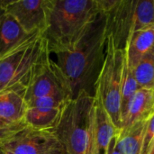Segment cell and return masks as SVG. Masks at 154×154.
I'll return each instance as SVG.
<instances>
[{"mask_svg":"<svg viewBox=\"0 0 154 154\" xmlns=\"http://www.w3.org/2000/svg\"><path fill=\"white\" fill-rule=\"evenodd\" d=\"M36 34L38 33L30 34L26 32L12 15L5 12L0 16V58Z\"/></svg>","mask_w":154,"mask_h":154,"instance_id":"cell-12","label":"cell"},{"mask_svg":"<svg viewBox=\"0 0 154 154\" xmlns=\"http://www.w3.org/2000/svg\"><path fill=\"white\" fill-rule=\"evenodd\" d=\"M5 3H6V0H0V16L5 12Z\"/></svg>","mask_w":154,"mask_h":154,"instance_id":"cell-21","label":"cell"},{"mask_svg":"<svg viewBox=\"0 0 154 154\" xmlns=\"http://www.w3.org/2000/svg\"><path fill=\"white\" fill-rule=\"evenodd\" d=\"M24 97L26 104L41 97H51L63 103L72 100L69 82L51 56L42 62L25 87Z\"/></svg>","mask_w":154,"mask_h":154,"instance_id":"cell-6","label":"cell"},{"mask_svg":"<svg viewBox=\"0 0 154 154\" xmlns=\"http://www.w3.org/2000/svg\"><path fill=\"white\" fill-rule=\"evenodd\" d=\"M27 126L25 123L14 124L0 117V148L9 143Z\"/></svg>","mask_w":154,"mask_h":154,"instance_id":"cell-18","label":"cell"},{"mask_svg":"<svg viewBox=\"0 0 154 154\" xmlns=\"http://www.w3.org/2000/svg\"><path fill=\"white\" fill-rule=\"evenodd\" d=\"M68 103L51 97H41L32 100L27 103L24 122L29 127L34 129L54 130Z\"/></svg>","mask_w":154,"mask_h":154,"instance_id":"cell-9","label":"cell"},{"mask_svg":"<svg viewBox=\"0 0 154 154\" xmlns=\"http://www.w3.org/2000/svg\"><path fill=\"white\" fill-rule=\"evenodd\" d=\"M117 134L112 139L111 143H109L108 149H107V153L106 154H123L116 147V139H117Z\"/></svg>","mask_w":154,"mask_h":154,"instance_id":"cell-20","label":"cell"},{"mask_svg":"<svg viewBox=\"0 0 154 154\" xmlns=\"http://www.w3.org/2000/svg\"><path fill=\"white\" fill-rule=\"evenodd\" d=\"M152 92H153V96H154V86H153V88H152Z\"/></svg>","mask_w":154,"mask_h":154,"instance_id":"cell-24","label":"cell"},{"mask_svg":"<svg viewBox=\"0 0 154 154\" xmlns=\"http://www.w3.org/2000/svg\"><path fill=\"white\" fill-rule=\"evenodd\" d=\"M0 154H6L5 152H2V151H0Z\"/></svg>","mask_w":154,"mask_h":154,"instance_id":"cell-23","label":"cell"},{"mask_svg":"<svg viewBox=\"0 0 154 154\" xmlns=\"http://www.w3.org/2000/svg\"><path fill=\"white\" fill-rule=\"evenodd\" d=\"M119 133L100 99L95 96V112L93 126V152L94 154H106L109 143Z\"/></svg>","mask_w":154,"mask_h":154,"instance_id":"cell-10","label":"cell"},{"mask_svg":"<svg viewBox=\"0 0 154 154\" xmlns=\"http://www.w3.org/2000/svg\"><path fill=\"white\" fill-rule=\"evenodd\" d=\"M24 92L23 86H16L0 92V117L14 124L25 123L27 104Z\"/></svg>","mask_w":154,"mask_h":154,"instance_id":"cell-11","label":"cell"},{"mask_svg":"<svg viewBox=\"0 0 154 154\" xmlns=\"http://www.w3.org/2000/svg\"><path fill=\"white\" fill-rule=\"evenodd\" d=\"M153 114L154 96L152 89L139 88L130 102L121 129L127 128L138 122L148 120Z\"/></svg>","mask_w":154,"mask_h":154,"instance_id":"cell-14","label":"cell"},{"mask_svg":"<svg viewBox=\"0 0 154 154\" xmlns=\"http://www.w3.org/2000/svg\"><path fill=\"white\" fill-rule=\"evenodd\" d=\"M94 112L95 96L85 92L65 106L54 132L66 154H94Z\"/></svg>","mask_w":154,"mask_h":154,"instance_id":"cell-3","label":"cell"},{"mask_svg":"<svg viewBox=\"0 0 154 154\" xmlns=\"http://www.w3.org/2000/svg\"><path fill=\"white\" fill-rule=\"evenodd\" d=\"M50 0H6L5 13L12 15L23 30L30 33H42L47 29Z\"/></svg>","mask_w":154,"mask_h":154,"instance_id":"cell-8","label":"cell"},{"mask_svg":"<svg viewBox=\"0 0 154 154\" xmlns=\"http://www.w3.org/2000/svg\"><path fill=\"white\" fill-rule=\"evenodd\" d=\"M154 143V114L147 120L141 154H149Z\"/></svg>","mask_w":154,"mask_h":154,"instance_id":"cell-19","label":"cell"},{"mask_svg":"<svg viewBox=\"0 0 154 154\" xmlns=\"http://www.w3.org/2000/svg\"><path fill=\"white\" fill-rule=\"evenodd\" d=\"M149 154H154V143H153V146H152V148L151 149V151H150V152Z\"/></svg>","mask_w":154,"mask_h":154,"instance_id":"cell-22","label":"cell"},{"mask_svg":"<svg viewBox=\"0 0 154 154\" xmlns=\"http://www.w3.org/2000/svg\"><path fill=\"white\" fill-rule=\"evenodd\" d=\"M124 63L125 50L116 45L108 32L105 60L96 84L95 96L100 99L118 130L121 129L120 105Z\"/></svg>","mask_w":154,"mask_h":154,"instance_id":"cell-5","label":"cell"},{"mask_svg":"<svg viewBox=\"0 0 154 154\" xmlns=\"http://www.w3.org/2000/svg\"><path fill=\"white\" fill-rule=\"evenodd\" d=\"M154 46V26L129 34L124 50L126 65L134 70L143 57Z\"/></svg>","mask_w":154,"mask_h":154,"instance_id":"cell-13","label":"cell"},{"mask_svg":"<svg viewBox=\"0 0 154 154\" xmlns=\"http://www.w3.org/2000/svg\"><path fill=\"white\" fill-rule=\"evenodd\" d=\"M49 56L47 41L38 33L0 58V92L16 86L26 87Z\"/></svg>","mask_w":154,"mask_h":154,"instance_id":"cell-4","label":"cell"},{"mask_svg":"<svg viewBox=\"0 0 154 154\" xmlns=\"http://www.w3.org/2000/svg\"><path fill=\"white\" fill-rule=\"evenodd\" d=\"M107 35L108 17L101 13L70 50L55 54L57 64L69 82L72 99L82 92L95 96L96 84L105 60Z\"/></svg>","mask_w":154,"mask_h":154,"instance_id":"cell-1","label":"cell"},{"mask_svg":"<svg viewBox=\"0 0 154 154\" xmlns=\"http://www.w3.org/2000/svg\"><path fill=\"white\" fill-rule=\"evenodd\" d=\"M101 13L98 0H50L43 32L50 53L70 50Z\"/></svg>","mask_w":154,"mask_h":154,"instance_id":"cell-2","label":"cell"},{"mask_svg":"<svg viewBox=\"0 0 154 154\" xmlns=\"http://www.w3.org/2000/svg\"><path fill=\"white\" fill-rule=\"evenodd\" d=\"M147 120L121 129L117 134L116 147L123 154H141Z\"/></svg>","mask_w":154,"mask_h":154,"instance_id":"cell-15","label":"cell"},{"mask_svg":"<svg viewBox=\"0 0 154 154\" xmlns=\"http://www.w3.org/2000/svg\"><path fill=\"white\" fill-rule=\"evenodd\" d=\"M133 71L139 88H153L154 46L143 57Z\"/></svg>","mask_w":154,"mask_h":154,"instance_id":"cell-17","label":"cell"},{"mask_svg":"<svg viewBox=\"0 0 154 154\" xmlns=\"http://www.w3.org/2000/svg\"><path fill=\"white\" fill-rule=\"evenodd\" d=\"M138 89H139V87L136 82L134 71L128 68V66L126 65V62H125V59L123 79H122V88H121V105H120L121 127L125 119L130 102Z\"/></svg>","mask_w":154,"mask_h":154,"instance_id":"cell-16","label":"cell"},{"mask_svg":"<svg viewBox=\"0 0 154 154\" xmlns=\"http://www.w3.org/2000/svg\"><path fill=\"white\" fill-rule=\"evenodd\" d=\"M0 151L6 154H66L54 130H40L27 126Z\"/></svg>","mask_w":154,"mask_h":154,"instance_id":"cell-7","label":"cell"}]
</instances>
